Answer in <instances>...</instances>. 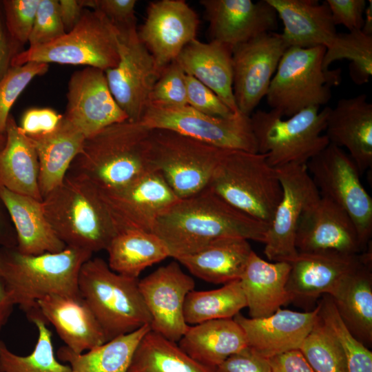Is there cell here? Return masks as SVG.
Here are the masks:
<instances>
[{"label":"cell","mask_w":372,"mask_h":372,"mask_svg":"<svg viewBox=\"0 0 372 372\" xmlns=\"http://www.w3.org/2000/svg\"><path fill=\"white\" fill-rule=\"evenodd\" d=\"M268 227L206 188L180 199L157 219L152 232L165 242L169 256L176 260L222 238L264 243Z\"/></svg>","instance_id":"6da1fadb"},{"label":"cell","mask_w":372,"mask_h":372,"mask_svg":"<svg viewBox=\"0 0 372 372\" xmlns=\"http://www.w3.org/2000/svg\"><path fill=\"white\" fill-rule=\"evenodd\" d=\"M92 253L66 247L56 253L28 255L0 247V280L28 319L42 318L38 301L50 295L81 296L78 278Z\"/></svg>","instance_id":"7a4b0ae2"},{"label":"cell","mask_w":372,"mask_h":372,"mask_svg":"<svg viewBox=\"0 0 372 372\" xmlns=\"http://www.w3.org/2000/svg\"><path fill=\"white\" fill-rule=\"evenodd\" d=\"M150 129L126 120L85 138L68 173L84 178L101 192H112L152 170L148 157Z\"/></svg>","instance_id":"3957f363"},{"label":"cell","mask_w":372,"mask_h":372,"mask_svg":"<svg viewBox=\"0 0 372 372\" xmlns=\"http://www.w3.org/2000/svg\"><path fill=\"white\" fill-rule=\"evenodd\" d=\"M41 203L48 222L66 247L94 254L106 250L118 233L100 190L81 176L68 173Z\"/></svg>","instance_id":"277c9868"},{"label":"cell","mask_w":372,"mask_h":372,"mask_svg":"<svg viewBox=\"0 0 372 372\" xmlns=\"http://www.w3.org/2000/svg\"><path fill=\"white\" fill-rule=\"evenodd\" d=\"M81 296L99 323L106 341L151 323L138 278L112 271L103 259L91 258L78 278Z\"/></svg>","instance_id":"5b68a950"},{"label":"cell","mask_w":372,"mask_h":372,"mask_svg":"<svg viewBox=\"0 0 372 372\" xmlns=\"http://www.w3.org/2000/svg\"><path fill=\"white\" fill-rule=\"evenodd\" d=\"M207 188L268 227L282 194L277 169L266 154L240 150L227 152Z\"/></svg>","instance_id":"8992f818"},{"label":"cell","mask_w":372,"mask_h":372,"mask_svg":"<svg viewBox=\"0 0 372 372\" xmlns=\"http://www.w3.org/2000/svg\"><path fill=\"white\" fill-rule=\"evenodd\" d=\"M330 110L311 107L287 119L273 110H257L250 119L258 152L275 168L306 165L329 144L323 132Z\"/></svg>","instance_id":"52a82bcc"},{"label":"cell","mask_w":372,"mask_h":372,"mask_svg":"<svg viewBox=\"0 0 372 372\" xmlns=\"http://www.w3.org/2000/svg\"><path fill=\"white\" fill-rule=\"evenodd\" d=\"M324 46L289 47L271 79L267 102L282 117H290L311 107L326 105L331 87L340 82V70H324Z\"/></svg>","instance_id":"ba28073f"},{"label":"cell","mask_w":372,"mask_h":372,"mask_svg":"<svg viewBox=\"0 0 372 372\" xmlns=\"http://www.w3.org/2000/svg\"><path fill=\"white\" fill-rule=\"evenodd\" d=\"M231 149H223L163 129H150L148 157L180 198L207 188L220 163Z\"/></svg>","instance_id":"9c48e42d"},{"label":"cell","mask_w":372,"mask_h":372,"mask_svg":"<svg viewBox=\"0 0 372 372\" xmlns=\"http://www.w3.org/2000/svg\"><path fill=\"white\" fill-rule=\"evenodd\" d=\"M119 61L117 28L101 12L85 8L76 26L56 40L29 47L12 59L11 67L29 62L85 65L105 71Z\"/></svg>","instance_id":"30bf717a"},{"label":"cell","mask_w":372,"mask_h":372,"mask_svg":"<svg viewBox=\"0 0 372 372\" xmlns=\"http://www.w3.org/2000/svg\"><path fill=\"white\" fill-rule=\"evenodd\" d=\"M306 167L320 196L351 218L365 250L372 234V198L361 183L355 163L341 147L329 143Z\"/></svg>","instance_id":"8fae6325"},{"label":"cell","mask_w":372,"mask_h":372,"mask_svg":"<svg viewBox=\"0 0 372 372\" xmlns=\"http://www.w3.org/2000/svg\"><path fill=\"white\" fill-rule=\"evenodd\" d=\"M140 122L151 130H171L223 149L258 152L250 116L240 112L219 117L202 113L188 105L148 104Z\"/></svg>","instance_id":"7c38bea8"},{"label":"cell","mask_w":372,"mask_h":372,"mask_svg":"<svg viewBox=\"0 0 372 372\" xmlns=\"http://www.w3.org/2000/svg\"><path fill=\"white\" fill-rule=\"evenodd\" d=\"M119 61L105 71L110 92L129 121L140 122L163 69L138 36L136 23L116 26Z\"/></svg>","instance_id":"4fadbf2b"},{"label":"cell","mask_w":372,"mask_h":372,"mask_svg":"<svg viewBox=\"0 0 372 372\" xmlns=\"http://www.w3.org/2000/svg\"><path fill=\"white\" fill-rule=\"evenodd\" d=\"M282 197L266 233L264 254L273 262H287L298 254L297 228L303 213L320 197L306 165L276 167Z\"/></svg>","instance_id":"5bb4252c"},{"label":"cell","mask_w":372,"mask_h":372,"mask_svg":"<svg viewBox=\"0 0 372 372\" xmlns=\"http://www.w3.org/2000/svg\"><path fill=\"white\" fill-rule=\"evenodd\" d=\"M288 48L281 34L271 32L233 48V92L239 112L251 116L266 96Z\"/></svg>","instance_id":"9a60e30c"},{"label":"cell","mask_w":372,"mask_h":372,"mask_svg":"<svg viewBox=\"0 0 372 372\" xmlns=\"http://www.w3.org/2000/svg\"><path fill=\"white\" fill-rule=\"evenodd\" d=\"M101 193L118 232L152 231L157 219L180 200L155 169L121 189Z\"/></svg>","instance_id":"2e32d148"},{"label":"cell","mask_w":372,"mask_h":372,"mask_svg":"<svg viewBox=\"0 0 372 372\" xmlns=\"http://www.w3.org/2000/svg\"><path fill=\"white\" fill-rule=\"evenodd\" d=\"M193 278L177 262L158 267L138 280V287L151 316L150 329L177 342L187 330L183 308L187 295L194 290Z\"/></svg>","instance_id":"e0dca14e"},{"label":"cell","mask_w":372,"mask_h":372,"mask_svg":"<svg viewBox=\"0 0 372 372\" xmlns=\"http://www.w3.org/2000/svg\"><path fill=\"white\" fill-rule=\"evenodd\" d=\"M63 118L85 138L112 124L128 120L113 97L105 71L92 67L70 76Z\"/></svg>","instance_id":"ac0fdd59"},{"label":"cell","mask_w":372,"mask_h":372,"mask_svg":"<svg viewBox=\"0 0 372 372\" xmlns=\"http://www.w3.org/2000/svg\"><path fill=\"white\" fill-rule=\"evenodd\" d=\"M199 19L183 0H159L149 3L138 36L163 69L175 61L189 42L196 39Z\"/></svg>","instance_id":"d6986e66"},{"label":"cell","mask_w":372,"mask_h":372,"mask_svg":"<svg viewBox=\"0 0 372 372\" xmlns=\"http://www.w3.org/2000/svg\"><path fill=\"white\" fill-rule=\"evenodd\" d=\"M295 244L298 252L303 253L353 256L364 251L349 215L322 196L301 216Z\"/></svg>","instance_id":"ffe728a7"},{"label":"cell","mask_w":372,"mask_h":372,"mask_svg":"<svg viewBox=\"0 0 372 372\" xmlns=\"http://www.w3.org/2000/svg\"><path fill=\"white\" fill-rule=\"evenodd\" d=\"M211 41L231 50L278 28V14L267 0H201Z\"/></svg>","instance_id":"44dd1931"},{"label":"cell","mask_w":372,"mask_h":372,"mask_svg":"<svg viewBox=\"0 0 372 372\" xmlns=\"http://www.w3.org/2000/svg\"><path fill=\"white\" fill-rule=\"evenodd\" d=\"M370 255L371 251L353 256L298 252L288 262L290 271L286 287L291 301L332 295L342 280Z\"/></svg>","instance_id":"7402d4cb"},{"label":"cell","mask_w":372,"mask_h":372,"mask_svg":"<svg viewBox=\"0 0 372 372\" xmlns=\"http://www.w3.org/2000/svg\"><path fill=\"white\" fill-rule=\"evenodd\" d=\"M319 307L299 312L278 309L267 317L248 318L240 313L234 319L242 329L247 346L269 359L285 351L298 349L318 318Z\"/></svg>","instance_id":"603a6c76"},{"label":"cell","mask_w":372,"mask_h":372,"mask_svg":"<svg viewBox=\"0 0 372 372\" xmlns=\"http://www.w3.org/2000/svg\"><path fill=\"white\" fill-rule=\"evenodd\" d=\"M326 136L329 143L346 147L360 174L372 165V104L362 94L342 99L331 107Z\"/></svg>","instance_id":"cb8c5ba5"},{"label":"cell","mask_w":372,"mask_h":372,"mask_svg":"<svg viewBox=\"0 0 372 372\" xmlns=\"http://www.w3.org/2000/svg\"><path fill=\"white\" fill-rule=\"evenodd\" d=\"M43 318L50 323L68 349L82 353L106 339L87 304L81 296H47L38 301Z\"/></svg>","instance_id":"d4e9b609"},{"label":"cell","mask_w":372,"mask_h":372,"mask_svg":"<svg viewBox=\"0 0 372 372\" xmlns=\"http://www.w3.org/2000/svg\"><path fill=\"white\" fill-rule=\"evenodd\" d=\"M282 20L281 33L289 47L328 48L338 34L326 1L267 0Z\"/></svg>","instance_id":"484cf974"},{"label":"cell","mask_w":372,"mask_h":372,"mask_svg":"<svg viewBox=\"0 0 372 372\" xmlns=\"http://www.w3.org/2000/svg\"><path fill=\"white\" fill-rule=\"evenodd\" d=\"M176 61L186 74L212 90L233 112H239L233 92L229 47L215 41L203 43L195 39L184 47Z\"/></svg>","instance_id":"4316f807"},{"label":"cell","mask_w":372,"mask_h":372,"mask_svg":"<svg viewBox=\"0 0 372 372\" xmlns=\"http://www.w3.org/2000/svg\"><path fill=\"white\" fill-rule=\"evenodd\" d=\"M290 265L267 262L251 252L239 279L251 318L269 316L291 302L287 290Z\"/></svg>","instance_id":"83f0119b"},{"label":"cell","mask_w":372,"mask_h":372,"mask_svg":"<svg viewBox=\"0 0 372 372\" xmlns=\"http://www.w3.org/2000/svg\"><path fill=\"white\" fill-rule=\"evenodd\" d=\"M0 196L10 216L17 234V250L24 254L60 252L66 245L48 222L42 200L0 187Z\"/></svg>","instance_id":"f1b7e54d"},{"label":"cell","mask_w":372,"mask_h":372,"mask_svg":"<svg viewBox=\"0 0 372 372\" xmlns=\"http://www.w3.org/2000/svg\"><path fill=\"white\" fill-rule=\"evenodd\" d=\"M28 136L38 156L39 184L43 199L62 183L81 152L85 136L63 116L54 131Z\"/></svg>","instance_id":"f546056e"},{"label":"cell","mask_w":372,"mask_h":372,"mask_svg":"<svg viewBox=\"0 0 372 372\" xmlns=\"http://www.w3.org/2000/svg\"><path fill=\"white\" fill-rule=\"evenodd\" d=\"M178 345L192 358L214 370L230 355L247 347V342L242 329L233 318L189 325Z\"/></svg>","instance_id":"4dcf8cb0"},{"label":"cell","mask_w":372,"mask_h":372,"mask_svg":"<svg viewBox=\"0 0 372 372\" xmlns=\"http://www.w3.org/2000/svg\"><path fill=\"white\" fill-rule=\"evenodd\" d=\"M252 251L248 240L227 237L176 260L198 278L225 285L240 279Z\"/></svg>","instance_id":"1f68e13d"},{"label":"cell","mask_w":372,"mask_h":372,"mask_svg":"<svg viewBox=\"0 0 372 372\" xmlns=\"http://www.w3.org/2000/svg\"><path fill=\"white\" fill-rule=\"evenodd\" d=\"M349 331L368 348L372 344L371 255L349 273L330 296Z\"/></svg>","instance_id":"d6a6232c"},{"label":"cell","mask_w":372,"mask_h":372,"mask_svg":"<svg viewBox=\"0 0 372 372\" xmlns=\"http://www.w3.org/2000/svg\"><path fill=\"white\" fill-rule=\"evenodd\" d=\"M6 142L0 149V187L42 200L37 154L14 117H8Z\"/></svg>","instance_id":"836d02e7"},{"label":"cell","mask_w":372,"mask_h":372,"mask_svg":"<svg viewBox=\"0 0 372 372\" xmlns=\"http://www.w3.org/2000/svg\"><path fill=\"white\" fill-rule=\"evenodd\" d=\"M106 251L112 271L134 278L147 267L170 257L167 246L157 235L142 230L118 232Z\"/></svg>","instance_id":"e575fe53"},{"label":"cell","mask_w":372,"mask_h":372,"mask_svg":"<svg viewBox=\"0 0 372 372\" xmlns=\"http://www.w3.org/2000/svg\"><path fill=\"white\" fill-rule=\"evenodd\" d=\"M150 329L149 324L144 325L84 353H76L63 346L57 357L68 364L72 372H127L139 342Z\"/></svg>","instance_id":"d590c367"},{"label":"cell","mask_w":372,"mask_h":372,"mask_svg":"<svg viewBox=\"0 0 372 372\" xmlns=\"http://www.w3.org/2000/svg\"><path fill=\"white\" fill-rule=\"evenodd\" d=\"M127 372H215L200 364L176 342L151 329L139 342Z\"/></svg>","instance_id":"8d00e7d4"},{"label":"cell","mask_w":372,"mask_h":372,"mask_svg":"<svg viewBox=\"0 0 372 372\" xmlns=\"http://www.w3.org/2000/svg\"><path fill=\"white\" fill-rule=\"evenodd\" d=\"M247 307L246 299L239 280L209 291H190L186 296L183 314L186 323L192 325L209 320L233 318Z\"/></svg>","instance_id":"74e56055"},{"label":"cell","mask_w":372,"mask_h":372,"mask_svg":"<svg viewBox=\"0 0 372 372\" xmlns=\"http://www.w3.org/2000/svg\"><path fill=\"white\" fill-rule=\"evenodd\" d=\"M31 322L38 330L33 351L28 355H18L0 340V372H72L68 364H63L56 358L52 333L45 320L36 318Z\"/></svg>","instance_id":"f35d334b"},{"label":"cell","mask_w":372,"mask_h":372,"mask_svg":"<svg viewBox=\"0 0 372 372\" xmlns=\"http://www.w3.org/2000/svg\"><path fill=\"white\" fill-rule=\"evenodd\" d=\"M348 59L350 76L358 85L369 81L372 75V35L362 30L338 33L332 43L326 48L323 68L329 70L335 61Z\"/></svg>","instance_id":"ab89813d"},{"label":"cell","mask_w":372,"mask_h":372,"mask_svg":"<svg viewBox=\"0 0 372 372\" xmlns=\"http://www.w3.org/2000/svg\"><path fill=\"white\" fill-rule=\"evenodd\" d=\"M298 349L315 372H348L340 344L319 316Z\"/></svg>","instance_id":"60d3db41"},{"label":"cell","mask_w":372,"mask_h":372,"mask_svg":"<svg viewBox=\"0 0 372 372\" xmlns=\"http://www.w3.org/2000/svg\"><path fill=\"white\" fill-rule=\"evenodd\" d=\"M318 316L340 344L348 372H372V352L349 331L340 317L331 297L318 302Z\"/></svg>","instance_id":"b9f144b4"},{"label":"cell","mask_w":372,"mask_h":372,"mask_svg":"<svg viewBox=\"0 0 372 372\" xmlns=\"http://www.w3.org/2000/svg\"><path fill=\"white\" fill-rule=\"evenodd\" d=\"M49 64L29 62L11 67L0 80V135H5L10 111L17 98L34 78L45 74Z\"/></svg>","instance_id":"7bdbcfd3"},{"label":"cell","mask_w":372,"mask_h":372,"mask_svg":"<svg viewBox=\"0 0 372 372\" xmlns=\"http://www.w3.org/2000/svg\"><path fill=\"white\" fill-rule=\"evenodd\" d=\"M185 76L176 60L165 66L151 91L148 104L161 107L187 105Z\"/></svg>","instance_id":"ee69618b"},{"label":"cell","mask_w":372,"mask_h":372,"mask_svg":"<svg viewBox=\"0 0 372 372\" xmlns=\"http://www.w3.org/2000/svg\"><path fill=\"white\" fill-rule=\"evenodd\" d=\"M40 1L3 0L1 3L6 28L17 48L28 43Z\"/></svg>","instance_id":"f6af8a7d"},{"label":"cell","mask_w":372,"mask_h":372,"mask_svg":"<svg viewBox=\"0 0 372 372\" xmlns=\"http://www.w3.org/2000/svg\"><path fill=\"white\" fill-rule=\"evenodd\" d=\"M65 33L59 14V1L41 0L28 39L30 47L50 43Z\"/></svg>","instance_id":"bcb514c9"},{"label":"cell","mask_w":372,"mask_h":372,"mask_svg":"<svg viewBox=\"0 0 372 372\" xmlns=\"http://www.w3.org/2000/svg\"><path fill=\"white\" fill-rule=\"evenodd\" d=\"M187 105L194 109L214 116L229 117L233 112L209 88L194 76L186 74Z\"/></svg>","instance_id":"7dc6e473"},{"label":"cell","mask_w":372,"mask_h":372,"mask_svg":"<svg viewBox=\"0 0 372 372\" xmlns=\"http://www.w3.org/2000/svg\"><path fill=\"white\" fill-rule=\"evenodd\" d=\"M84 8L98 11L115 26L136 23V0H80Z\"/></svg>","instance_id":"c3c4849f"},{"label":"cell","mask_w":372,"mask_h":372,"mask_svg":"<svg viewBox=\"0 0 372 372\" xmlns=\"http://www.w3.org/2000/svg\"><path fill=\"white\" fill-rule=\"evenodd\" d=\"M63 114L50 107H30L21 116L19 127L28 136L39 135L54 131L60 124Z\"/></svg>","instance_id":"681fc988"},{"label":"cell","mask_w":372,"mask_h":372,"mask_svg":"<svg viewBox=\"0 0 372 372\" xmlns=\"http://www.w3.org/2000/svg\"><path fill=\"white\" fill-rule=\"evenodd\" d=\"M333 23L349 31L362 30L366 7L365 0H327Z\"/></svg>","instance_id":"f907efd6"},{"label":"cell","mask_w":372,"mask_h":372,"mask_svg":"<svg viewBox=\"0 0 372 372\" xmlns=\"http://www.w3.org/2000/svg\"><path fill=\"white\" fill-rule=\"evenodd\" d=\"M215 372H271L268 359L248 346L230 355L219 364Z\"/></svg>","instance_id":"816d5d0a"},{"label":"cell","mask_w":372,"mask_h":372,"mask_svg":"<svg viewBox=\"0 0 372 372\" xmlns=\"http://www.w3.org/2000/svg\"><path fill=\"white\" fill-rule=\"evenodd\" d=\"M271 372H315L299 349H292L268 359Z\"/></svg>","instance_id":"f5cc1de1"},{"label":"cell","mask_w":372,"mask_h":372,"mask_svg":"<svg viewBox=\"0 0 372 372\" xmlns=\"http://www.w3.org/2000/svg\"><path fill=\"white\" fill-rule=\"evenodd\" d=\"M17 50L0 16V80L11 68L12 59L18 53Z\"/></svg>","instance_id":"db71d44e"},{"label":"cell","mask_w":372,"mask_h":372,"mask_svg":"<svg viewBox=\"0 0 372 372\" xmlns=\"http://www.w3.org/2000/svg\"><path fill=\"white\" fill-rule=\"evenodd\" d=\"M59 9L64 29L68 32L79 23L85 8L80 0H60Z\"/></svg>","instance_id":"11a10c76"},{"label":"cell","mask_w":372,"mask_h":372,"mask_svg":"<svg viewBox=\"0 0 372 372\" xmlns=\"http://www.w3.org/2000/svg\"><path fill=\"white\" fill-rule=\"evenodd\" d=\"M17 245L15 229L6 206L0 196V247H15Z\"/></svg>","instance_id":"9f6ffc18"},{"label":"cell","mask_w":372,"mask_h":372,"mask_svg":"<svg viewBox=\"0 0 372 372\" xmlns=\"http://www.w3.org/2000/svg\"><path fill=\"white\" fill-rule=\"evenodd\" d=\"M14 306L10 295L0 280V332L8 322Z\"/></svg>","instance_id":"6f0895ef"},{"label":"cell","mask_w":372,"mask_h":372,"mask_svg":"<svg viewBox=\"0 0 372 372\" xmlns=\"http://www.w3.org/2000/svg\"><path fill=\"white\" fill-rule=\"evenodd\" d=\"M362 30L369 34L372 35V1H369V5L366 7L364 16V25Z\"/></svg>","instance_id":"680465c9"},{"label":"cell","mask_w":372,"mask_h":372,"mask_svg":"<svg viewBox=\"0 0 372 372\" xmlns=\"http://www.w3.org/2000/svg\"><path fill=\"white\" fill-rule=\"evenodd\" d=\"M6 142V135H0V149L3 147Z\"/></svg>","instance_id":"91938a15"}]
</instances>
